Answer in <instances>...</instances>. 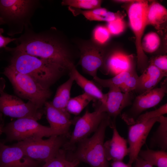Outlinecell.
Returning <instances> with one entry per match:
<instances>
[{"instance_id":"1","label":"cell","mask_w":167,"mask_h":167,"mask_svg":"<svg viewBox=\"0 0 167 167\" xmlns=\"http://www.w3.org/2000/svg\"><path fill=\"white\" fill-rule=\"evenodd\" d=\"M13 42L17 49L49 61L69 72L75 66L54 28L37 32L32 26L26 27L23 34Z\"/></svg>"},{"instance_id":"2","label":"cell","mask_w":167,"mask_h":167,"mask_svg":"<svg viewBox=\"0 0 167 167\" xmlns=\"http://www.w3.org/2000/svg\"><path fill=\"white\" fill-rule=\"evenodd\" d=\"M0 54L7 56L8 65L19 72L29 75L45 89H49L66 71L58 65L15 47L6 46L0 50Z\"/></svg>"},{"instance_id":"3","label":"cell","mask_w":167,"mask_h":167,"mask_svg":"<svg viewBox=\"0 0 167 167\" xmlns=\"http://www.w3.org/2000/svg\"><path fill=\"white\" fill-rule=\"evenodd\" d=\"M111 123L109 116L103 120L92 136L79 141L72 151L66 152L67 159L84 162L91 167H109L104 144L106 130Z\"/></svg>"},{"instance_id":"4","label":"cell","mask_w":167,"mask_h":167,"mask_svg":"<svg viewBox=\"0 0 167 167\" xmlns=\"http://www.w3.org/2000/svg\"><path fill=\"white\" fill-rule=\"evenodd\" d=\"M41 7L38 0H0V17L7 27V34L13 36L32 26L31 19Z\"/></svg>"},{"instance_id":"5","label":"cell","mask_w":167,"mask_h":167,"mask_svg":"<svg viewBox=\"0 0 167 167\" xmlns=\"http://www.w3.org/2000/svg\"><path fill=\"white\" fill-rule=\"evenodd\" d=\"M3 74L18 97L28 100L40 108L43 109L52 95L49 89L43 88L31 77L19 72L9 65L5 68Z\"/></svg>"},{"instance_id":"6","label":"cell","mask_w":167,"mask_h":167,"mask_svg":"<svg viewBox=\"0 0 167 167\" xmlns=\"http://www.w3.org/2000/svg\"><path fill=\"white\" fill-rule=\"evenodd\" d=\"M6 137L1 140L5 144L13 141L18 142L31 138H43L53 135H59L50 127L43 126L37 121L30 118H23L11 122L2 129Z\"/></svg>"},{"instance_id":"7","label":"cell","mask_w":167,"mask_h":167,"mask_svg":"<svg viewBox=\"0 0 167 167\" xmlns=\"http://www.w3.org/2000/svg\"><path fill=\"white\" fill-rule=\"evenodd\" d=\"M66 136L55 135L46 139L32 138L14 144L20 147L30 158L44 164L56 156L66 141Z\"/></svg>"},{"instance_id":"8","label":"cell","mask_w":167,"mask_h":167,"mask_svg":"<svg viewBox=\"0 0 167 167\" xmlns=\"http://www.w3.org/2000/svg\"><path fill=\"white\" fill-rule=\"evenodd\" d=\"M147 1L138 0L131 2L127 10L129 24L135 38L138 68L142 73L148 67V61L141 47V39L147 24V14L149 6Z\"/></svg>"},{"instance_id":"9","label":"cell","mask_w":167,"mask_h":167,"mask_svg":"<svg viewBox=\"0 0 167 167\" xmlns=\"http://www.w3.org/2000/svg\"><path fill=\"white\" fill-rule=\"evenodd\" d=\"M167 92L166 78L161 83L160 87L144 92L136 97L131 107L121 115L122 119L129 126L134 124L143 111L158 104Z\"/></svg>"},{"instance_id":"10","label":"cell","mask_w":167,"mask_h":167,"mask_svg":"<svg viewBox=\"0 0 167 167\" xmlns=\"http://www.w3.org/2000/svg\"><path fill=\"white\" fill-rule=\"evenodd\" d=\"M0 113L17 119L30 118L38 121L43 114L41 109L30 101L25 103L19 97L0 90Z\"/></svg>"},{"instance_id":"11","label":"cell","mask_w":167,"mask_h":167,"mask_svg":"<svg viewBox=\"0 0 167 167\" xmlns=\"http://www.w3.org/2000/svg\"><path fill=\"white\" fill-rule=\"evenodd\" d=\"M108 117L107 114L96 108L92 112L87 110L84 114L77 119L74 130L62 148L66 151L73 150L79 141L88 137L97 129L100 123Z\"/></svg>"},{"instance_id":"12","label":"cell","mask_w":167,"mask_h":167,"mask_svg":"<svg viewBox=\"0 0 167 167\" xmlns=\"http://www.w3.org/2000/svg\"><path fill=\"white\" fill-rule=\"evenodd\" d=\"M159 117L130 126L127 141L129 146L128 148L129 160L128 163L132 165L135 162L141 148L145 143L152 127L156 122H158Z\"/></svg>"},{"instance_id":"13","label":"cell","mask_w":167,"mask_h":167,"mask_svg":"<svg viewBox=\"0 0 167 167\" xmlns=\"http://www.w3.org/2000/svg\"><path fill=\"white\" fill-rule=\"evenodd\" d=\"M106 94L105 104H97L95 107L107 114L111 121L110 127L116 125V118L124 109L131 105L134 96L131 92H123L119 88L115 87L109 88Z\"/></svg>"},{"instance_id":"14","label":"cell","mask_w":167,"mask_h":167,"mask_svg":"<svg viewBox=\"0 0 167 167\" xmlns=\"http://www.w3.org/2000/svg\"><path fill=\"white\" fill-rule=\"evenodd\" d=\"M40 164L26 155L19 147L6 145L0 140V167H40Z\"/></svg>"},{"instance_id":"15","label":"cell","mask_w":167,"mask_h":167,"mask_svg":"<svg viewBox=\"0 0 167 167\" xmlns=\"http://www.w3.org/2000/svg\"><path fill=\"white\" fill-rule=\"evenodd\" d=\"M105 57L100 49L88 44L81 48L79 63L83 71L93 78L97 76L98 69L103 66Z\"/></svg>"},{"instance_id":"16","label":"cell","mask_w":167,"mask_h":167,"mask_svg":"<svg viewBox=\"0 0 167 167\" xmlns=\"http://www.w3.org/2000/svg\"><path fill=\"white\" fill-rule=\"evenodd\" d=\"M47 119L50 127L59 135L66 136L71 125L75 120L71 119L70 114H66L55 108L51 102L45 104Z\"/></svg>"},{"instance_id":"17","label":"cell","mask_w":167,"mask_h":167,"mask_svg":"<svg viewBox=\"0 0 167 167\" xmlns=\"http://www.w3.org/2000/svg\"><path fill=\"white\" fill-rule=\"evenodd\" d=\"M113 131L111 139L104 143L105 154L109 161H122L125 156L128 155L127 141L119 134L116 125L111 127Z\"/></svg>"},{"instance_id":"18","label":"cell","mask_w":167,"mask_h":167,"mask_svg":"<svg viewBox=\"0 0 167 167\" xmlns=\"http://www.w3.org/2000/svg\"><path fill=\"white\" fill-rule=\"evenodd\" d=\"M104 67L103 74H110L114 76L134 68L131 56L119 51L114 52L105 57L102 67Z\"/></svg>"},{"instance_id":"19","label":"cell","mask_w":167,"mask_h":167,"mask_svg":"<svg viewBox=\"0 0 167 167\" xmlns=\"http://www.w3.org/2000/svg\"><path fill=\"white\" fill-rule=\"evenodd\" d=\"M167 73L163 72L153 65L150 64L139 76L137 86L135 91L139 94L151 90L164 77Z\"/></svg>"},{"instance_id":"20","label":"cell","mask_w":167,"mask_h":167,"mask_svg":"<svg viewBox=\"0 0 167 167\" xmlns=\"http://www.w3.org/2000/svg\"><path fill=\"white\" fill-rule=\"evenodd\" d=\"M76 84L84 91V92L96 100H98V104L103 105L106 102V94H104L92 81L89 80L81 74L75 66L69 71Z\"/></svg>"},{"instance_id":"21","label":"cell","mask_w":167,"mask_h":167,"mask_svg":"<svg viewBox=\"0 0 167 167\" xmlns=\"http://www.w3.org/2000/svg\"><path fill=\"white\" fill-rule=\"evenodd\" d=\"M74 81L72 76L69 75L68 79L58 88L54 98L51 101L54 107L66 114H69L66 108L71 98V91Z\"/></svg>"},{"instance_id":"22","label":"cell","mask_w":167,"mask_h":167,"mask_svg":"<svg viewBox=\"0 0 167 167\" xmlns=\"http://www.w3.org/2000/svg\"><path fill=\"white\" fill-rule=\"evenodd\" d=\"M167 11L163 5L156 2L149 5L147 14V24L158 29L167 20Z\"/></svg>"},{"instance_id":"23","label":"cell","mask_w":167,"mask_h":167,"mask_svg":"<svg viewBox=\"0 0 167 167\" xmlns=\"http://www.w3.org/2000/svg\"><path fill=\"white\" fill-rule=\"evenodd\" d=\"M159 125L151 137L150 147L151 149L158 147L161 150H167V117L163 115L159 117Z\"/></svg>"},{"instance_id":"24","label":"cell","mask_w":167,"mask_h":167,"mask_svg":"<svg viewBox=\"0 0 167 167\" xmlns=\"http://www.w3.org/2000/svg\"><path fill=\"white\" fill-rule=\"evenodd\" d=\"M70 11L74 15L81 14L88 20L91 21H103L109 22L115 19L117 16L112 12L108 11L106 9L99 7L92 10H76L69 7Z\"/></svg>"},{"instance_id":"25","label":"cell","mask_w":167,"mask_h":167,"mask_svg":"<svg viewBox=\"0 0 167 167\" xmlns=\"http://www.w3.org/2000/svg\"><path fill=\"white\" fill-rule=\"evenodd\" d=\"M138 156L152 166L167 167L166 151L152 149L141 150Z\"/></svg>"},{"instance_id":"26","label":"cell","mask_w":167,"mask_h":167,"mask_svg":"<svg viewBox=\"0 0 167 167\" xmlns=\"http://www.w3.org/2000/svg\"><path fill=\"white\" fill-rule=\"evenodd\" d=\"M135 70V68H134L130 70L122 72L108 79H103L96 76L93 77V80L104 88H109L114 87L119 88Z\"/></svg>"},{"instance_id":"27","label":"cell","mask_w":167,"mask_h":167,"mask_svg":"<svg viewBox=\"0 0 167 167\" xmlns=\"http://www.w3.org/2000/svg\"><path fill=\"white\" fill-rule=\"evenodd\" d=\"M96 101L92 97L84 92L71 98L67 103L66 110L69 114L77 115L79 114L91 101L95 102Z\"/></svg>"},{"instance_id":"28","label":"cell","mask_w":167,"mask_h":167,"mask_svg":"<svg viewBox=\"0 0 167 167\" xmlns=\"http://www.w3.org/2000/svg\"><path fill=\"white\" fill-rule=\"evenodd\" d=\"M79 163L68 160L66 152L62 148L55 157L44 163L41 167H76Z\"/></svg>"},{"instance_id":"29","label":"cell","mask_w":167,"mask_h":167,"mask_svg":"<svg viewBox=\"0 0 167 167\" xmlns=\"http://www.w3.org/2000/svg\"><path fill=\"white\" fill-rule=\"evenodd\" d=\"M101 3L99 0H64L61 4L73 8L92 10L100 7Z\"/></svg>"},{"instance_id":"30","label":"cell","mask_w":167,"mask_h":167,"mask_svg":"<svg viewBox=\"0 0 167 167\" xmlns=\"http://www.w3.org/2000/svg\"><path fill=\"white\" fill-rule=\"evenodd\" d=\"M161 40L156 33L151 32L146 35L141 41V47L143 51L148 53L156 51L159 47Z\"/></svg>"},{"instance_id":"31","label":"cell","mask_w":167,"mask_h":167,"mask_svg":"<svg viewBox=\"0 0 167 167\" xmlns=\"http://www.w3.org/2000/svg\"><path fill=\"white\" fill-rule=\"evenodd\" d=\"M111 34L107 27L102 25L96 27L92 33L93 41L99 45L106 43L110 38Z\"/></svg>"},{"instance_id":"32","label":"cell","mask_w":167,"mask_h":167,"mask_svg":"<svg viewBox=\"0 0 167 167\" xmlns=\"http://www.w3.org/2000/svg\"><path fill=\"white\" fill-rule=\"evenodd\" d=\"M167 113V104L165 103L154 110L141 114L136 119L134 124L141 122L151 119L159 117Z\"/></svg>"},{"instance_id":"33","label":"cell","mask_w":167,"mask_h":167,"mask_svg":"<svg viewBox=\"0 0 167 167\" xmlns=\"http://www.w3.org/2000/svg\"><path fill=\"white\" fill-rule=\"evenodd\" d=\"M106 27L111 35H117L123 32L125 25L122 19L117 16L115 19L108 22Z\"/></svg>"},{"instance_id":"34","label":"cell","mask_w":167,"mask_h":167,"mask_svg":"<svg viewBox=\"0 0 167 167\" xmlns=\"http://www.w3.org/2000/svg\"><path fill=\"white\" fill-rule=\"evenodd\" d=\"M139 76L135 70L124 83L119 88L122 92L125 93L130 92L135 90L137 86Z\"/></svg>"},{"instance_id":"35","label":"cell","mask_w":167,"mask_h":167,"mask_svg":"<svg viewBox=\"0 0 167 167\" xmlns=\"http://www.w3.org/2000/svg\"><path fill=\"white\" fill-rule=\"evenodd\" d=\"M150 64L154 65L161 71L167 73V55H160L153 58Z\"/></svg>"},{"instance_id":"36","label":"cell","mask_w":167,"mask_h":167,"mask_svg":"<svg viewBox=\"0 0 167 167\" xmlns=\"http://www.w3.org/2000/svg\"><path fill=\"white\" fill-rule=\"evenodd\" d=\"M4 32L3 28H0V49L5 48L8 44L13 42L16 39L4 36L2 35Z\"/></svg>"},{"instance_id":"37","label":"cell","mask_w":167,"mask_h":167,"mask_svg":"<svg viewBox=\"0 0 167 167\" xmlns=\"http://www.w3.org/2000/svg\"><path fill=\"white\" fill-rule=\"evenodd\" d=\"M134 162L135 167H153L138 156Z\"/></svg>"},{"instance_id":"38","label":"cell","mask_w":167,"mask_h":167,"mask_svg":"<svg viewBox=\"0 0 167 167\" xmlns=\"http://www.w3.org/2000/svg\"><path fill=\"white\" fill-rule=\"evenodd\" d=\"M111 165V167H132L131 164H126L122 161H112Z\"/></svg>"},{"instance_id":"39","label":"cell","mask_w":167,"mask_h":167,"mask_svg":"<svg viewBox=\"0 0 167 167\" xmlns=\"http://www.w3.org/2000/svg\"><path fill=\"white\" fill-rule=\"evenodd\" d=\"M5 86V80L2 78H0V88Z\"/></svg>"},{"instance_id":"40","label":"cell","mask_w":167,"mask_h":167,"mask_svg":"<svg viewBox=\"0 0 167 167\" xmlns=\"http://www.w3.org/2000/svg\"><path fill=\"white\" fill-rule=\"evenodd\" d=\"M2 114L0 113V125L4 124V121L2 117Z\"/></svg>"},{"instance_id":"41","label":"cell","mask_w":167,"mask_h":167,"mask_svg":"<svg viewBox=\"0 0 167 167\" xmlns=\"http://www.w3.org/2000/svg\"><path fill=\"white\" fill-rule=\"evenodd\" d=\"M4 124H2L0 125V135L2 133V128L4 126Z\"/></svg>"},{"instance_id":"42","label":"cell","mask_w":167,"mask_h":167,"mask_svg":"<svg viewBox=\"0 0 167 167\" xmlns=\"http://www.w3.org/2000/svg\"><path fill=\"white\" fill-rule=\"evenodd\" d=\"M5 24L4 23L3 20L0 17V26Z\"/></svg>"}]
</instances>
